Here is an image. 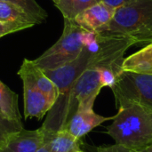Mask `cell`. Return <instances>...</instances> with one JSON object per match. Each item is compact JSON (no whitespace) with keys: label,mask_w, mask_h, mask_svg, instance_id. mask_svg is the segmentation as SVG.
Here are the masks:
<instances>
[{"label":"cell","mask_w":152,"mask_h":152,"mask_svg":"<svg viewBox=\"0 0 152 152\" xmlns=\"http://www.w3.org/2000/svg\"><path fill=\"white\" fill-rule=\"evenodd\" d=\"M102 88L99 69H86L77 78L69 92L59 98L47 113L46 119L41 126L43 132L52 134L65 129L79 108H94L95 100Z\"/></svg>","instance_id":"1"},{"label":"cell","mask_w":152,"mask_h":152,"mask_svg":"<svg viewBox=\"0 0 152 152\" xmlns=\"http://www.w3.org/2000/svg\"><path fill=\"white\" fill-rule=\"evenodd\" d=\"M118 111L107 127L116 144L141 152L152 146V110L138 104L118 107Z\"/></svg>","instance_id":"2"},{"label":"cell","mask_w":152,"mask_h":152,"mask_svg":"<svg viewBox=\"0 0 152 152\" xmlns=\"http://www.w3.org/2000/svg\"><path fill=\"white\" fill-rule=\"evenodd\" d=\"M99 32L126 35L136 45L152 43V0H135L118 8L112 20Z\"/></svg>","instance_id":"3"},{"label":"cell","mask_w":152,"mask_h":152,"mask_svg":"<svg viewBox=\"0 0 152 152\" xmlns=\"http://www.w3.org/2000/svg\"><path fill=\"white\" fill-rule=\"evenodd\" d=\"M84 44L92 53L89 68H108L120 73L125 53L136 42L122 34L86 30Z\"/></svg>","instance_id":"4"},{"label":"cell","mask_w":152,"mask_h":152,"mask_svg":"<svg viewBox=\"0 0 152 152\" xmlns=\"http://www.w3.org/2000/svg\"><path fill=\"white\" fill-rule=\"evenodd\" d=\"M85 32L86 29L74 20L64 19L61 37L44 53L33 60L34 63L42 70H51L74 61L85 47Z\"/></svg>","instance_id":"5"},{"label":"cell","mask_w":152,"mask_h":152,"mask_svg":"<svg viewBox=\"0 0 152 152\" xmlns=\"http://www.w3.org/2000/svg\"><path fill=\"white\" fill-rule=\"evenodd\" d=\"M111 90L118 107L138 104L152 110V75L121 71Z\"/></svg>","instance_id":"6"},{"label":"cell","mask_w":152,"mask_h":152,"mask_svg":"<svg viewBox=\"0 0 152 152\" xmlns=\"http://www.w3.org/2000/svg\"><path fill=\"white\" fill-rule=\"evenodd\" d=\"M18 75L23 84L25 118H36L37 120L42 119L51 110L53 104L37 86L23 61L18 71Z\"/></svg>","instance_id":"7"},{"label":"cell","mask_w":152,"mask_h":152,"mask_svg":"<svg viewBox=\"0 0 152 152\" xmlns=\"http://www.w3.org/2000/svg\"><path fill=\"white\" fill-rule=\"evenodd\" d=\"M91 57L92 53L85 46L80 54L74 61L54 69L44 70L46 76L56 86L59 92L58 99L63 97L69 92L77 78L89 68Z\"/></svg>","instance_id":"8"},{"label":"cell","mask_w":152,"mask_h":152,"mask_svg":"<svg viewBox=\"0 0 152 152\" xmlns=\"http://www.w3.org/2000/svg\"><path fill=\"white\" fill-rule=\"evenodd\" d=\"M115 12L116 9L101 1L79 12L74 20L86 30L99 32L112 20Z\"/></svg>","instance_id":"9"},{"label":"cell","mask_w":152,"mask_h":152,"mask_svg":"<svg viewBox=\"0 0 152 152\" xmlns=\"http://www.w3.org/2000/svg\"><path fill=\"white\" fill-rule=\"evenodd\" d=\"M113 119V117H104L94 112V108H79L67 124V129L75 137L81 139L102 123Z\"/></svg>","instance_id":"10"},{"label":"cell","mask_w":152,"mask_h":152,"mask_svg":"<svg viewBox=\"0 0 152 152\" xmlns=\"http://www.w3.org/2000/svg\"><path fill=\"white\" fill-rule=\"evenodd\" d=\"M44 144V133L40 128L25 130L12 134L0 148V152H37Z\"/></svg>","instance_id":"11"},{"label":"cell","mask_w":152,"mask_h":152,"mask_svg":"<svg viewBox=\"0 0 152 152\" xmlns=\"http://www.w3.org/2000/svg\"><path fill=\"white\" fill-rule=\"evenodd\" d=\"M44 144L50 152H75L80 150L81 139L75 137L67 129H61L52 134L44 133Z\"/></svg>","instance_id":"12"},{"label":"cell","mask_w":152,"mask_h":152,"mask_svg":"<svg viewBox=\"0 0 152 152\" xmlns=\"http://www.w3.org/2000/svg\"><path fill=\"white\" fill-rule=\"evenodd\" d=\"M121 69L126 72L152 75V43L125 58Z\"/></svg>","instance_id":"13"},{"label":"cell","mask_w":152,"mask_h":152,"mask_svg":"<svg viewBox=\"0 0 152 152\" xmlns=\"http://www.w3.org/2000/svg\"><path fill=\"white\" fill-rule=\"evenodd\" d=\"M0 115L6 119L22 125L18 105V94L0 80Z\"/></svg>","instance_id":"14"},{"label":"cell","mask_w":152,"mask_h":152,"mask_svg":"<svg viewBox=\"0 0 152 152\" xmlns=\"http://www.w3.org/2000/svg\"><path fill=\"white\" fill-rule=\"evenodd\" d=\"M23 62L27 66L37 86L48 98V100L53 106L59 97V92H58V89H57L56 86L54 85V83L46 76V74L44 72V70L39 69L34 63L33 61L24 59Z\"/></svg>","instance_id":"15"},{"label":"cell","mask_w":152,"mask_h":152,"mask_svg":"<svg viewBox=\"0 0 152 152\" xmlns=\"http://www.w3.org/2000/svg\"><path fill=\"white\" fill-rule=\"evenodd\" d=\"M0 21L20 23L29 26L30 28L37 24H40L37 19L22 9L4 1H0Z\"/></svg>","instance_id":"16"},{"label":"cell","mask_w":152,"mask_h":152,"mask_svg":"<svg viewBox=\"0 0 152 152\" xmlns=\"http://www.w3.org/2000/svg\"><path fill=\"white\" fill-rule=\"evenodd\" d=\"M0 1L7 2L18 6L19 8L25 11L27 13L30 14L35 19H37L40 24L45 22L48 16L46 11L42 6H40L36 0H0Z\"/></svg>","instance_id":"17"},{"label":"cell","mask_w":152,"mask_h":152,"mask_svg":"<svg viewBox=\"0 0 152 152\" xmlns=\"http://www.w3.org/2000/svg\"><path fill=\"white\" fill-rule=\"evenodd\" d=\"M23 129L22 125L12 122L0 115V148L7 142L9 137L16 132Z\"/></svg>","instance_id":"18"},{"label":"cell","mask_w":152,"mask_h":152,"mask_svg":"<svg viewBox=\"0 0 152 152\" xmlns=\"http://www.w3.org/2000/svg\"><path fill=\"white\" fill-rule=\"evenodd\" d=\"M55 6L62 13L64 19L74 20L75 18V0H58Z\"/></svg>","instance_id":"19"},{"label":"cell","mask_w":152,"mask_h":152,"mask_svg":"<svg viewBox=\"0 0 152 152\" xmlns=\"http://www.w3.org/2000/svg\"><path fill=\"white\" fill-rule=\"evenodd\" d=\"M99 70H100L101 82H102V86L112 88L117 81V77L119 73L108 68H101L99 69Z\"/></svg>","instance_id":"20"},{"label":"cell","mask_w":152,"mask_h":152,"mask_svg":"<svg viewBox=\"0 0 152 152\" xmlns=\"http://www.w3.org/2000/svg\"><path fill=\"white\" fill-rule=\"evenodd\" d=\"M30 28L29 26L27 25H23V24H20V23H15V22H4V21H0V38L12 34V33H15L26 28Z\"/></svg>","instance_id":"21"},{"label":"cell","mask_w":152,"mask_h":152,"mask_svg":"<svg viewBox=\"0 0 152 152\" xmlns=\"http://www.w3.org/2000/svg\"><path fill=\"white\" fill-rule=\"evenodd\" d=\"M99 2H101V0H75V17L82 11Z\"/></svg>","instance_id":"22"},{"label":"cell","mask_w":152,"mask_h":152,"mask_svg":"<svg viewBox=\"0 0 152 152\" xmlns=\"http://www.w3.org/2000/svg\"><path fill=\"white\" fill-rule=\"evenodd\" d=\"M97 152H135L123 147L121 145H110V146H101V147H97L96 148Z\"/></svg>","instance_id":"23"},{"label":"cell","mask_w":152,"mask_h":152,"mask_svg":"<svg viewBox=\"0 0 152 152\" xmlns=\"http://www.w3.org/2000/svg\"><path fill=\"white\" fill-rule=\"evenodd\" d=\"M101 1L103 2L104 4H106L107 5L117 10L118 8L125 6L128 4H131V3L134 2L135 0H101Z\"/></svg>","instance_id":"24"},{"label":"cell","mask_w":152,"mask_h":152,"mask_svg":"<svg viewBox=\"0 0 152 152\" xmlns=\"http://www.w3.org/2000/svg\"><path fill=\"white\" fill-rule=\"evenodd\" d=\"M37 152H50V151L48 150V148L46 147V145L43 144V145L39 148V150H38Z\"/></svg>","instance_id":"25"},{"label":"cell","mask_w":152,"mask_h":152,"mask_svg":"<svg viewBox=\"0 0 152 152\" xmlns=\"http://www.w3.org/2000/svg\"><path fill=\"white\" fill-rule=\"evenodd\" d=\"M147 150H148V151H152V146H151V147H150L149 149H147ZM145 151H146V150H145Z\"/></svg>","instance_id":"26"},{"label":"cell","mask_w":152,"mask_h":152,"mask_svg":"<svg viewBox=\"0 0 152 152\" xmlns=\"http://www.w3.org/2000/svg\"><path fill=\"white\" fill-rule=\"evenodd\" d=\"M52 1L54 3V4H57V2H58V0H52Z\"/></svg>","instance_id":"27"},{"label":"cell","mask_w":152,"mask_h":152,"mask_svg":"<svg viewBox=\"0 0 152 152\" xmlns=\"http://www.w3.org/2000/svg\"><path fill=\"white\" fill-rule=\"evenodd\" d=\"M141 152H152V151H150L146 150V151H141Z\"/></svg>","instance_id":"28"},{"label":"cell","mask_w":152,"mask_h":152,"mask_svg":"<svg viewBox=\"0 0 152 152\" xmlns=\"http://www.w3.org/2000/svg\"><path fill=\"white\" fill-rule=\"evenodd\" d=\"M75 152H84V151H80V150H79V151H75Z\"/></svg>","instance_id":"29"}]
</instances>
